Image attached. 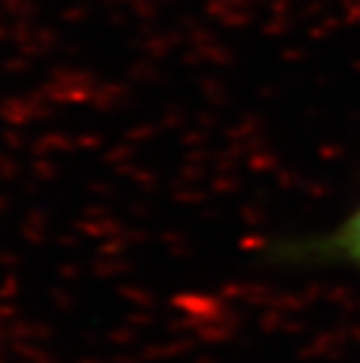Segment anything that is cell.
Segmentation results:
<instances>
[{"label": "cell", "mask_w": 360, "mask_h": 363, "mask_svg": "<svg viewBox=\"0 0 360 363\" xmlns=\"http://www.w3.org/2000/svg\"><path fill=\"white\" fill-rule=\"evenodd\" d=\"M272 256L283 265L344 267L360 274V202L330 230L283 242Z\"/></svg>", "instance_id": "obj_1"}]
</instances>
